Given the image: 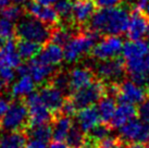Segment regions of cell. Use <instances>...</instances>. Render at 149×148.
<instances>
[{"instance_id": "2", "label": "cell", "mask_w": 149, "mask_h": 148, "mask_svg": "<svg viewBox=\"0 0 149 148\" xmlns=\"http://www.w3.org/2000/svg\"><path fill=\"white\" fill-rule=\"evenodd\" d=\"M98 38L99 34L91 29L84 33L73 35L70 40L63 46L64 60L69 63H72L82 59L85 54L91 52Z\"/></svg>"}, {"instance_id": "39", "label": "cell", "mask_w": 149, "mask_h": 148, "mask_svg": "<svg viewBox=\"0 0 149 148\" xmlns=\"http://www.w3.org/2000/svg\"><path fill=\"white\" fill-rule=\"evenodd\" d=\"M9 105H10V103H9L8 99L3 98V97H0V122H1V120L3 118L4 113L8 110Z\"/></svg>"}, {"instance_id": "29", "label": "cell", "mask_w": 149, "mask_h": 148, "mask_svg": "<svg viewBox=\"0 0 149 148\" xmlns=\"http://www.w3.org/2000/svg\"><path fill=\"white\" fill-rule=\"evenodd\" d=\"M112 131H113V130H112L111 126H110L109 124L104 123V122L100 121L96 126H94L88 133H86V136L96 144L98 140H102L104 137L110 135Z\"/></svg>"}, {"instance_id": "18", "label": "cell", "mask_w": 149, "mask_h": 148, "mask_svg": "<svg viewBox=\"0 0 149 148\" xmlns=\"http://www.w3.org/2000/svg\"><path fill=\"white\" fill-rule=\"evenodd\" d=\"M76 120L79 122V126L85 133H88L91 128L96 126L100 122V117L96 105H91L88 107L82 108L76 112Z\"/></svg>"}, {"instance_id": "24", "label": "cell", "mask_w": 149, "mask_h": 148, "mask_svg": "<svg viewBox=\"0 0 149 148\" xmlns=\"http://www.w3.org/2000/svg\"><path fill=\"white\" fill-rule=\"evenodd\" d=\"M35 91V82L29 74L20 75V78L11 87V94L14 98H23Z\"/></svg>"}, {"instance_id": "20", "label": "cell", "mask_w": 149, "mask_h": 148, "mask_svg": "<svg viewBox=\"0 0 149 148\" xmlns=\"http://www.w3.org/2000/svg\"><path fill=\"white\" fill-rule=\"evenodd\" d=\"M51 123H52L51 124L52 125V138L54 140H60V142L65 140L71 128L74 124L71 117L63 114L61 112L54 115Z\"/></svg>"}, {"instance_id": "7", "label": "cell", "mask_w": 149, "mask_h": 148, "mask_svg": "<svg viewBox=\"0 0 149 148\" xmlns=\"http://www.w3.org/2000/svg\"><path fill=\"white\" fill-rule=\"evenodd\" d=\"M149 96V88L146 85H139L131 80H123L118 83L116 99L119 103L139 105Z\"/></svg>"}, {"instance_id": "35", "label": "cell", "mask_w": 149, "mask_h": 148, "mask_svg": "<svg viewBox=\"0 0 149 148\" xmlns=\"http://www.w3.org/2000/svg\"><path fill=\"white\" fill-rule=\"evenodd\" d=\"M0 77L2 78L7 84H9V83L12 82L14 77H15V71L12 68L0 66Z\"/></svg>"}, {"instance_id": "9", "label": "cell", "mask_w": 149, "mask_h": 148, "mask_svg": "<svg viewBox=\"0 0 149 148\" xmlns=\"http://www.w3.org/2000/svg\"><path fill=\"white\" fill-rule=\"evenodd\" d=\"M123 40L119 35H107L100 41L94 45L91 50V56L98 61L119 57L122 52Z\"/></svg>"}, {"instance_id": "42", "label": "cell", "mask_w": 149, "mask_h": 148, "mask_svg": "<svg viewBox=\"0 0 149 148\" xmlns=\"http://www.w3.org/2000/svg\"><path fill=\"white\" fill-rule=\"evenodd\" d=\"M35 1H37V2H39V3L48 4V6H50V4H52V3H56L58 0H35Z\"/></svg>"}, {"instance_id": "44", "label": "cell", "mask_w": 149, "mask_h": 148, "mask_svg": "<svg viewBox=\"0 0 149 148\" xmlns=\"http://www.w3.org/2000/svg\"><path fill=\"white\" fill-rule=\"evenodd\" d=\"M9 2H10V0H0V11L6 8L9 4Z\"/></svg>"}, {"instance_id": "36", "label": "cell", "mask_w": 149, "mask_h": 148, "mask_svg": "<svg viewBox=\"0 0 149 148\" xmlns=\"http://www.w3.org/2000/svg\"><path fill=\"white\" fill-rule=\"evenodd\" d=\"M135 10L144 13L149 17V0H134Z\"/></svg>"}, {"instance_id": "47", "label": "cell", "mask_w": 149, "mask_h": 148, "mask_svg": "<svg viewBox=\"0 0 149 148\" xmlns=\"http://www.w3.org/2000/svg\"><path fill=\"white\" fill-rule=\"evenodd\" d=\"M145 62H146V66H147V69H148V71H149V52L147 54H146Z\"/></svg>"}, {"instance_id": "41", "label": "cell", "mask_w": 149, "mask_h": 148, "mask_svg": "<svg viewBox=\"0 0 149 148\" xmlns=\"http://www.w3.org/2000/svg\"><path fill=\"white\" fill-rule=\"evenodd\" d=\"M113 148H132V144H131V143H128V142H126V140H123V138L121 137L120 140H119V143H118V144H116Z\"/></svg>"}, {"instance_id": "30", "label": "cell", "mask_w": 149, "mask_h": 148, "mask_svg": "<svg viewBox=\"0 0 149 148\" xmlns=\"http://www.w3.org/2000/svg\"><path fill=\"white\" fill-rule=\"evenodd\" d=\"M73 36L72 31L66 27H57L54 31L51 29V36H50V41H52L57 45L63 46L65 45L68 41L70 40V38Z\"/></svg>"}, {"instance_id": "32", "label": "cell", "mask_w": 149, "mask_h": 148, "mask_svg": "<svg viewBox=\"0 0 149 148\" xmlns=\"http://www.w3.org/2000/svg\"><path fill=\"white\" fill-rule=\"evenodd\" d=\"M72 7L73 2L71 0H58L56 2V11L59 17L63 20H72Z\"/></svg>"}, {"instance_id": "12", "label": "cell", "mask_w": 149, "mask_h": 148, "mask_svg": "<svg viewBox=\"0 0 149 148\" xmlns=\"http://www.w3.org/2000/svg\"><path fill=\"white\" fill-rule=\"evenodd\" d=\"M26 11L29 13V15L37 19L49 26L58 24L60 21V17H59L56 9L48 4L39 3L37 1H32V2L27 3Z\"/></svg>"}, {"instance_id": "15", "label": "cell", "mask_w": 149, "mask_h": 148, "mask_svg": "<svg viewBox=\"0 0 149 148\" xmlns=\"http://www.w3.org/2000/svg\"><path fill=\"white\" fill-rule=\"evenodd\" d=\"M22 63V58L17 49V44L10 39L0 46V66L17 69Z\"/></svg>"}, {"instance_id": "46", "label": "cell", "mask_w": 149, "mask_h": 148, "mask_svg": "<svg viewBox=\"0 0 149 148\" xmlns=\"http://www.w3.org/2000/svg\"><path fill=\"white\" fill-rule=\"evenodd\" d=\"M10 1H12V2H14V3H17V4H21V3L26 2L27 0H10Z\"/></svg>"}, {"instance_id": "17", "label": "cell", "mask_w": 149, "mask_h": 148, "mask_svg": "<svg viewBox=\"0 0 149 148\" xmlns=\"http://www.w3.org/2000/svg\"><path fill=\"white\" fill-rule=\"evenodd\" d=\"M29 75L34 80L35 84H44L48 82L54 74V66L44 63L38 58H33L29 63Z\"/></svg>"}, {"instance_id": "45", "label": "cell", "mask_w": 149, "mask_h": 148, "mask_svg": "<svg viewBox=\"0 0 149 148\" xmlns=\"http://www.w3.org/2000/svg\"><path fill=\"white\" fill-rule=\"evenodd\" d=\"M7 85H8V84H7V83L4 82V81L2 80V78L0 77V91H3L4 88H6V86H7Z\"/></svg>"}, {"instance_id": "13", "label": "cell", "mask_w": 149, "mask_h": 148, "mask_svg": "<svg viewBox=\"0 0 149 148\" xmlns=\"http://www.w3.org/2000/svg\"><path fill=\"white\" fill-rule=\"evenodd\" d=\"M96 78L97 76L94 70L88 66H76L74 69H72L69 72L70 94L91 84Z\"/></svg>"}, {"instance_id": "33", "label": "cell", "mask_w": 149, "mask_h": 148, "mask_svg": "<svg viewBox=\"0 0 149 148\" xmlns=\"http://www.w3.org/2000/svg\"><path fill=\"white\" fill-rule=\"evenodd\" d=\"M22 14H23V10L17 3L12 4V6L8 4L6 8L1 10V17H6L10 21H13V22L20 20L22 17Z\"/></svg>"}, {"instance_id": "50", "label": "cell", "mask_w": 149, "mask_h": 148, "mask_svg": "<svg viewBox=\"0 0 149 148\" xmlns=\"http://www.w3.org/2000/svg\"><path fill=\"white\" fill-rule=\"evenodd\" d=\"M125 1H134V0H125Z\"/></svg>"}, {"instance_id": "3", "label": "cell", "mask_w": 149, "mask_h": 148, "mask_svg": "<svg viewBox=\"0 0 149 148\" xmlns=\"http://www.w3.org/2000/svg\"><path fill=\"white\" fill-rule=\"evenodd\" d=\"M15 34L20 39L32 40L40 45H44L50 40L51 29L49 27V25L29 15V17H21L17 21Z\"/></svg>"}, {"instance_id": "14", "label": "cell", "mask_w": 149, "mask_h": 148, "mask_svg": "<svg viewBox=\"0 0 149 148\" xmlns=\"http://www.w3.org/2000/svg\"><path fill=\"white\" fill-rule=\"evenodd\" d=\"M127 76L131 81L139 85H146L149 80V71L147 69L145 58H136L125 60Z\"/></svg>"}, {"instance_id": "19", "label": "cell", "mask_w": 149, "mask_h": 148, "mask_svg": "<svg viewBox=\"0 0 149 148\" xmlns=\"http://www.w3.org/2000/svg\"><path fill=\"white\" fill-rule=\"evenodd\" d=\"M137 117V108L135 105L128 103H120V106L116 108V111L112 115L109 125L112 130L121 128L128 120L134 119Z\"/></svg>"}, {"instance_id": "6", "label": "cell", "mask_w": 149, "mask_h": 148, "mask_svg": "<svg viewBox=\"0 0 149 148\" xmlns=\"http://www.w3.org/2000/svg\"><path fill=\"white\" fill-rule=\"evenodd\" d=\"M106 95V84L96 78L94 82L68 95L77 111L82 108L96 105Z\"/></svg>"}, {"instance_id": "4", "label": "cell", "mask_w": 149, "mask_h": 148, "mask_svg": "<svg viewBox=\"0 0 149 148\" xmlns=\"http://www.w3.org/2000/svg\"><path fill=\"white\" fill-rule=\"evenodd\" d=\"M29 125V110L25 100L17 98L10 103L7 112L0 122V126L6 131H25Z\"/></svg>"}, {"instance_id": "25", "label": "cell", "mask_w": 149, "mask_h": 148, "mask_svg": "<svg viewBox=\"0 0 149 148\" xmlns=\"http://www.w3.org/2000/svg\"><path fill=\"white\" fill-rule=\"evenodd\" d=\"M98 112H99L100 121L104 123H109L112 115L114 113L116 108V99L112 96L104 95L102 98L98 101Z\"/></svg>"}, {"instance_id": "11", "label": "cell", "mask_w": 149, "mask_h": 148, "mask_svg": "<svg viewBox=\"0 0 149 148\" xmlns=\"http://www.w3.org/2000/svg\"><path fill=\"white\" fill-rule=\"evenodd\" d=\"M126 34L130 39H143L149 32V17L139 11H134L130 14Z\"/></svg>"}, {"instance_id": "28", "label": "cell", "mask_w": 149, "mask_h": 148, "mask_svg": "<svg viewBox=\"0 0 149 148\" xmlns=\"http://www.w3.org/2000/svg\"><path fill=\"white\" fill-rule=\"evenodd\" d=\"M85 138H86V133L79 126L73 124L64 142L70 148H83L85 144Z\"/></svg>"}, {"instance_id": "34", "label": "cell", "mask_w": 149, "mask_h": 148, "mask_svg": "<svg viewBox=\"0 0 149 148\" xmlns=\"http://www.w3.org/2000/svg\"><path fill=\"white\" fill-rule=\"evenodd\" d=\"M137 117L144 122H149V96L139 103V108L137 109Z\"/></svg>"}, {"instance_id": "1", "label": "cell", "mask_w": 149, "mask_h": 148, "mask_svg": "<svg viewBox=\"0 0 149 148\" xmlns=\"http://www.w3.org/2000/svg\"><path fill=\"white\" fill-rule=\"evenodd\" d=\"M130 12L124 7L100 8L91 19V29L99 35H121L126 31Z\"/></svg>"}, {"instance_id": "37", "label": "cell", "mask_w": 149, "mask_h": 148, "mask_svg": "<svg viewBox=\"0 0 149 148\" xmlns=\"http://www.w3.org/2000/svg\"><path fill=\"white\" fill-rule=\"evenodd\" d=\"M24 148H48V145H47V142L29 137V140H26L25 143Z\"/></svg>"}, {"instance_id": "22", "label": "cell", "mask_w": 149, "mask_h": 148, "mask_svg": "<svg viewBox=\"0 0 149 148\" xmlns=\"http://www.w3.org/2000/svg\"><path fill=\"white\" fill-rule=\"evenodd\" d=\"M148 52L149 46L143 39H137V40L130 39L125 44H123V47H122V54H123L124 60L145 58Z\"/></svg>"}, {"instance_id": "38", "label": "cell", "mask_w": 149, "mask_h": 148, "mask_svg": "<svg viewBox=\"0 0 149 148\" xmlns=\"http://www.w3.org/2000/svg\"><path fill=\"white\" fill-rule=\"evenodd\" d=\"M95 2L99 8H111L119 6L121 0H95Z\"/></svg>"}, {"instance_id": "16", "label": "cell", "mask_w": 149, "mask_h": 148, "mask_svg": "<svg viewBox=\"0 0 149 148\" xmlns=\"http://www.w3.org/2000/svg\"><path fill=\"white\" fill-rule=\"evenodd\" d=\"M95 13V3L91 0H74L72 7V20L77 25L86 24Z\"/></svg>"}, {"instance_id": "23", "label": "cell", "mask_w": 149, "mask_h": 148, "mask_svg": "<svg viewBox=\"0 0 149 148\" xmlns=\"http://www.w3.org/2000/svg\"><path fill=\"white\" fill-rule=\"evenodd\" d=\"M26 137L25 131H7L0 135V148H24Z\"/></svg>"}, {"instance_id": "43", "label": "cell", "mask_w": 149, "mask_h": 148, "mask_svg": "<svg viewBox=\"0 0 149 148\" xmlns=\"http://www.w3.org/2000/svg\"><path fill=\"white\" fill-rule=\"evenodd\" d=\"M132 148H149V142L145 144H132Z\"/></svg>"}, {"instance_id": "51", "label": "cell", "mask_w": 149, "mask_h": 148, "mask_svg": "<svg viewBox=\"0 0 149 148\" xmlns=\"http://www.w3.org/2000/svg\"><path fill=\"white\" fill-rule=\"evenodd\" d=\"M148 88H149V86H148Z\"/></svg>"}, {"instance_id": "21", "label": "cell", "mask_w": 149, "mask_h": 148, "mask_svg": "<svg viewBox=\"0 0 149 148\" xmlns=\"http://www.w3.org/2000/svg\"><path fill=\"white\" fill-rule=\"evenodd\" d=\"M36 58H38L44 63L56 66H58V64H60L62 62L63 59H64L63 49L61 46H59L57 44L52 43V41H50V43L46 44V46L40 50V52L38 54V56Z\"/></svg>"}, {"instance_id": "10", "label": "cell", "mask_w": 149, "mask_h": 148, "mask_svg": "<svg viewBox=\"0 0 149 148\" xmlns=\"http://www.w3.org/2000/svg\"><path fill=\"white\" fill-rule=\"evenodd\" d=\"M39 97L42 99L46 107L48 108L54 115L58 114L61 111L62 105L65 100V94L58 89L57 87H54L52 84L47 82L45 85H42V88L37 91Z\"/></svg>"}, {"instance_id": "27", "label": "cell", "mask_w": 149, "mask_h": 148, "mask_svg": "<svg viewBox=\"0 0 149 148\" xmlns=\"http://www.w3.org/2000/svg\"><path fill=\"white\" fill-rule=\"evenodd\" d=\"M17 49L22 59H33V58L37 57L38 54L40 52L42 45L32 40L20 39V41L17 45Z\"/></svg>"}, {"instance_id": "49", "label": "cell", "mask_w": 149, "mask_h": 148, "mask_svg": "<svg viewBox=\"0 0 149 148\" xmlns=\"http://www.w3.org/2000/svg\"><path fill=\"white\" fill-rule=\"evenodd\" d=\"M147 43H148V46H149V32L147 34Z\"/></svg>"}, {"instance_id": "31", "label": "cell", "mask_w": 149, "mask_h": 148, "mask_svg": "<svg viewBox=\"0 0 149 148\" xmlns=\"http://www.w3.org/2000/svg\"><path fill=\"white\" fill-rule=\"evenodd\" d=\"M15 34V26L13 21H10L6 17H0V37L4 41L12 39Z\"/></svg>"}, {"instance_id": "40", "label": "cell", "mask_w": 149, "mask_h": 148, "mask_svg": "<svg viewBox=\"0 0 149 148\" xmlns=\"http://www.w3.org/2000/svg\"><path fill=\"white\" fill-rule=\"evenodd\" d=\"M48 148H70L68 146L66 143L64 142H60V140H54V142H51L48 146Z\"/></svg>"}, {"instance_id": "5", "label": "cell", "mask_w": 149, "mask_h": 148, "mask_svg": "<svg viewBox=\"0 0 149 148\" xmlns=\"http://www.w3.org/2000/svg\"><path fill=\"white\" fill-rule=\"evenodd\" d=\"M94 72L97 78L104 84L120 83L127 76L125 60L119 57L99 61Z\"/></svg>"}, {"instance_id": "26", "label": "cell", "mask_w": 149, "mask_h": 148, "mask_svg": "<svg viewBox=\"0 0 149 148\" xmlns=\"http://www.w3.org/2000/svg\"><path fill=\"white\" fill-rule=\"evenodd\" d=\"M26 135L44 142H49L52 138V125L50 123L29 125L25 130Z\"/></svg>"}, {"instance_id": "48", "label": "cell", "mask_w": 149, "mask_h": 148, "mask_svg": "<svg viewBox=\"0 0 149 148\" xmlns=\"http://www.w3.org/2000/svg\"><path fill=\"white\" fill-rule=\"evenodd\" d=\"M3 43H4V40L2 39V38H1V37H0V46L3 45Z\"/></svg>"}, {"instance_id": "8", "label": "cell", "mask_w": 149, "mask_h": 148, "mask_svg": "<svg viewBox=\"0 0 149 148\" xmlns=\"http://www.w3.org/2000/svg\"><path fill=\"white\" fill-rule=\"evenodd\" d=\"M24 100L29 110V125L52 122L54 114L44 105L37 91H33L27 95Z\"/></svg>"}]
</instances>
